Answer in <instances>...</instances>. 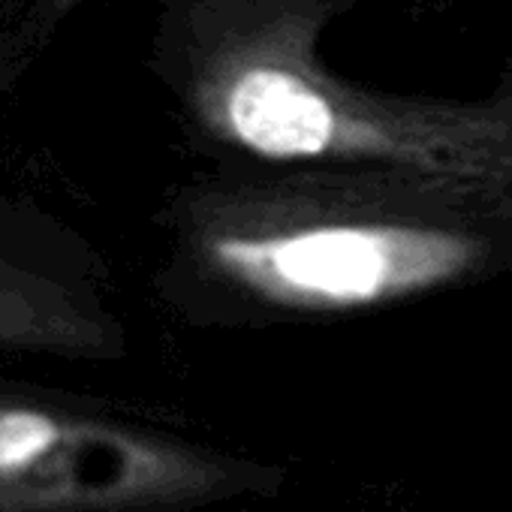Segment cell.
I'll use <instances>...</instances> for the list:
<instances>
[{"label":"cell","mask_w":512,"mask_h":512,"mask_svg":"<svg viewBox=\"0 0 512 512\" xmlns=\"http://www.w3.org/2000/svg\"><path fill=\"white\" fill-rule=\"evenodd\" d=\"M196 118L226 145L278 163L368 166L443 193L512 190V109L380 100L335 82L314 58V25L256 13L199 58Z\"/></svg>","instance_id":"obj_1"},{"label":"cell","mask_w":512,"mask_h":512,"mask_svg":"<svg viewBox=\"0 0 512 512\" xmlns=\"http://www.w3.org/2000/svg\"><path fill=\"white\" fill-rule=\"evenodd\" d=\"M196 253L229 287L293 311H356L461 281L485 241L461 226L404 214L217 211L196 226Z\"/></svg>","instance_id":"obj_2"},{"label":"cell","mask_w":512,"mask_h":512,"mask_svg":"<svg viewBox=\"0 0 512 512\" xmlns=\"http://www.w3.org/2000/svg\"><path fill=\"white\" fill-rule=\"evenodd\" d=\"M223 482V461L193 446L0 389V512H169Z\"/></svg>","instance_id":"obj_3"},{"label":"cell","mask_w":512,"mask_h":512,"mask_svg":"<svg viewBox=\"0 0 512 512\" xmlns=\"http://www.w3.org/2000/svg\"><path fill=\"white\" fill-rule=\"evenodd\" d=\"M0 350L103 359L121 350V335L73 290L0 260Z\"/></svg>","instance_id":"obj_4"},{"label":"cell","mask_w":512,"mask_h":512,"mask_svg":"<svg viewBox=\"0 0 512 512\" xmlns=\"http://www.w3.org/2000/svg\"><path fill=\"white\" fill-rule=\"evenodd\" d=\"M52 4H55V10H58V13H70V10L79 4V0H52Z\"/></svg>","instance_id":"obj_5"}]
</instances>
